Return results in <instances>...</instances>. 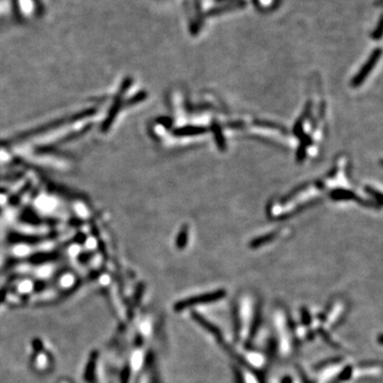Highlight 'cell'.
<instances>
[{
	"instance_id": "4",
	"label": "cell",
	"mask_w": 383,
	"mask_h": 383,
	"mask_svg": "<svg viewBox=\"0 0 383 383\" xmlns=\"http://www.w3.org/2000/svg\"><path fill=\"white\" fill-rule=\"evenodd\" d=\"M380 55H381V49H380V48H378V49H376V50H374V52H373L372 55H371L370 60H368V61L366 62L365 65H364L363 67H362L361 72H360V73L357 75V77L353 79V81H352L353 87H359V85H360L362 82H363V80L365 79L366 76L372 72V69H373V67L375 66V64L378 62V60H379V58H380Z\"/></svg>"
},
{
	"instance_id": "3",
	"label": "cell",
	"mask_w": 383,
	"mask_h": 383,
	"mask_svg": "<svg viewBox=\"0 0 383 383\" xmlns=\"http://www.w3.org/2000/svg\"><path fill=\"white\" fill-rule=\"evenodd\" d=\"M224 296H225L224 289H222V290L219 289V290H215V292H210V293H205V294H200V295H197L194 297H191V298H189L188 300L181 301L180 303H178V307L177 308H178L179 310H182V309H186V308L193 307V306H195V304H198V303L213 302V301L222 299Z\"/></svg>"
},
{
	"instance_id": "5",
	"label": "cell",
	"mask_w": 383,
	"mask_h": 383,
	"mask_svg": "<svg viewBox=\"0 0 383 383\" xmlns=\"http://www.w3.org/2000/svg\"><path fill=\"white\" fill-rule=\"evenodd\" d=\"M247 4L246 1L244 0H233L231 3H227L221 6H217V8H212L207 12L208 16H217L221 15V14L227 13V12H231L234 10H239L245 8Z\"/></svg>"
},
{
	"instance_id": "2",
	"label": "cell",
	"mask_w": 383,
	"mask_h": 383,
	"mask_svg": "<svg viewBox=\"0 0 383 383\" xmlns=\"http://www.w3.org/2000/svg\"><path fill=\"white\" fill-rule=\"evenodd\" d=\"M276 324H277V331H278V337H279V347H280V351L282 354L285 356H287V354L290 352V337L289 335V330L287 327V318L286 315L282 313V312H279L277 314L276 318Z\"/></svg>"
},
{
	"instance_id": "7",
	"label": "cell",
	"mask_w": 383,
	"mask_h": 383,
	"mask_svg": "<svg viewBox=\"0 0 383 383\" xmlns=\"http://www.w3.org/2000/svg\"><path fill=\"white\" fill-rule=\"evenodd\" d=\"M381 30H382V26H381V18H380L379 24H378V27H377V30L373 32L372 37H373L374 39H380V38H381Z\"/></svg>"
},
{
	"instance_id": "1",
	"label": "cell",
	"mask_w": 383,
	"mask_h": 383,
	"mask_svg": "<svg viewBox=\"0 0 383 383\" xmlns=\"http://www.w3.org/2000/svg\"><path fill=\"white\" fill-rule=\"evenodd\" d=\"M254 321V306L251 297L242 296L238 304V335L239 342H245L251 335Z\"/></svg>"
},
{
	"instance_id": "6",
	"label": "cell",
	"mask_w": 383,
	"mask_h": 383,
	"mask_svg": "<svg viewBox=\"0 0 383 383\" xmlns=\"http://www.w3.org/2000/svg\"><path fill=\"white\" fill-rule=\"evenodd\" d=\"M335 307V308H333V312H335L336 314H339V312H340V313H343L344 304H343L342 302L336 303ZM337 317H338V316H336V315H332V313H329V316H328L327 318H326V323L329 324V325H331V323H333L335 321H336Z\"/></svg>"
}]
</instances>
